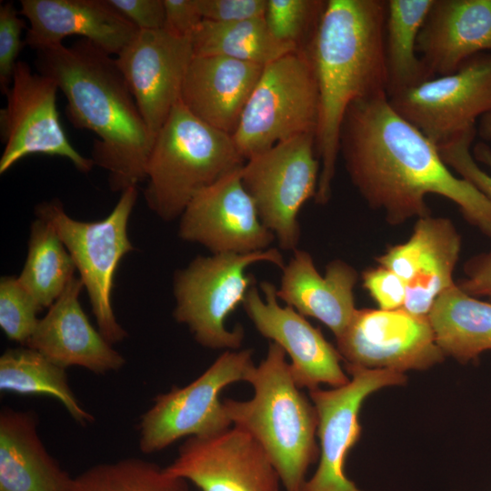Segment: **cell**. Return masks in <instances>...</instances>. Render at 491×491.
Returning <instances> with one entry per match:
<instances>
[{"instance_id":"obj_1","label":"cell","mask_w":491,"mask_h":491,"mask_svg":"<svg viewBox=\"0 0 491 491\" xmlns=\"http://www.w3.org/2000/svg\"><path fill=\"white\" fill-rule=\"evenodd\" d=\"M339 152L355 187L390 224L429 215L426 196L434 194L454 202L491 238V202L451 172L438 147L393 108L387 95L351 105Z\"/></svg>"},{"instance_id":"obj_2","label":"cell","mask_w":491,"mask_h":491,"mask_svg":"<svg viewBox=\"0 0 491 491\" xmlns=\"http://www.w3.org/2000/svg\"><path fill=\"white\" fill-rule=\"evenodd\" d=\"M386 16V1L327 0L306 46L319 94L318 204L331 196L347 110L356 101L387 95Z\"/></svg>"},{"instance_id":"obj_3","label":"cell","mask_w":491,"mask_h":491,"mask_svg":"<svg viewBox=\"0 0 491 491\" xmlns=\"http://www.w3.org/2000/svg\"><path fill=\"white\" fill-rule=\"evenodd\" d=\"M36 53L39 73L65 96L69 122L98 136L91 159L108 172L110 189L121 193L145 181L154 138L115 58L83 38Z\"/></svg>"},{"instance_id":"obj_4","label":"cell","mask_w":491,"mask_h":491,"mask_svg":"<svg viewBox=\"0 0 491 491\" xmlns=\"http://www.w3.org/2000/svg\"><path fill=\"white\" fill-rule=\"evenodd\" d=\"M254 390L245 401L223 400L232 425L248 432L273 462L285 491H302L319 456L316 407L296 385L286 354L270 342L266 357L250 371Z\"/></svg>"},{"instance_id":"obj_5","label":"cell","mask_w":491,"mask_h":491,"mask_svg":"<svg viewBox=\"0 0 491 491\" xmlns=\"http://www.w3.org/2000/svg\"><path fill=\"white\" fill-rule=\"evenodd\" d=\"M245 163L232 135L201 121L179 101L153 143L146 205L164 221L179 218L198 192Z\"/></svg>"},{"instance_id":"obj_6","label":"cell","mask_w":491,"mask_h":491,"mask_svg":"<svg viewBox=\"0 0 491 491\" xmlns=\"http://www.w3.org/2000/svg\"><path fill=\"white\" fill-rule=\"evenodd\" d=\"M257 263L285 266L282 253L270 247L249 254L199 256L175 273L173 315L199 345L214 350L240 349L244 329L241 326L228 329L225 320L243 305L255 282L246 270Z\"/></svg>"},{"instance_id":"obj_7","label":"cell","mask_w":491,"mask_h":491,"mask_svg":"<svg viewBox=\"0 0 491 491\" xmlns=\"http://www.w3.org/2000/svg\"><path fill=\"white\" fill-rule=\"evenodd\" d=\"M137 195V186L124 190L112 212L95 222L72 218L57 199L35 206L36 216L52 226L73 258L88 294L98 330L111 345L127 336L116 320L111 296L121 259L135 249L127 226Z\"/></svg>"},{"instance_id":"obj_8","label":"cell","mask_w":491,"mask_h":491,"mask_svg":"<svg viewBox=\"0 0 491 491\" xmlns=\"http://www.w3.org/2000/svg\"><path fill=\"white\" fill-rule=\"evenodd\" d=\"M318 117L316 79L299 49L264 66L232 137L246 161L292 137L316 135Z\"/></svg>"},{"instance_id":"obj_9","label":"cell","mask_w":491,"mask_h":491,"mask_svg":"<svg viewBox=\"0 0 491 491\" xmlns=\"http://www.w3.org/2000/svg\"><path fill=\"white\" fill-rule=\"evenodd\" d=\"M254 366L252 349L226 350L191 383L156 396L139 421L140 451L154 454L181 438L206 436L233 426L219 394L229 385L246 382Z\"/></svg>"},{"instance_id":"obj_10","label":"cell","mask_w":491,"mask_h":491,"mask_svg":"<svg viewBox=\"0 0 491 491\" xmlns=\"http://www.w3.org/2000/svg\"><path fill=\"white\" fill-rule=\"evenodd\" d=\"M316 155V135L306 134L254 155L241 169L243 185L262 223L283 250L297 249L299 211L316 194L320 175Z\"/></svg>"},{"instance_id":"obj_11","label":"cell","mask_w":491,"mask_h":491,"mask_svg":"<svg viewBox=\"0 0 491 491\" xmlns=\"http://www.w3.org/2000/svg\"><path fill=\"white\" fill-rule=\"evenodd\" d=\"M393 108L436 146L476 128L491 111V54H479L456 72L388 96Z\"/></svg>"},{"instance_id":"obj_12","label":"cell","mask_w":491,"mask_h":491,"mask_svg":"<svg viewBox=\"0 0 491 491\" xmlns=\"http://www.w3.org/2000/svg\"><path fill=\"white\" fill-rule=\"evenodd\" d=\"M59 90L48 75L35 73L25 61H18L11 85L5 93L6 106L0 112L2 141L0 174L34 154L60 156L69 160L81 173L95 165L69 142L60 123L56 106Z\"/></svg>"},{"instance_id":"obj_13","label":"cell","mask_w":491,"mask_h":491,"mask_svg":"<svg viewBox=\"0 0 491 491\" xmlns=\"http://www.w3.org/2000/svg\"><path fill=\"white\" fill-rule=\"evenodd\" d=\"M346 369L351 376L347 384L309 391L318 418L319 464L302 491H363L347 478L344 468L349 450L360 437L361 406L374 392L406 381V375L396 371L348 365Z\"/></svg>"},{"instance_id":"obj_14","label":"cell","mask_w":491,"mask_h":491,"mask_svg":"<svg viewBox=\"0 0 491 491\" xmlns=\"http://www.w3.org/2000/svg\"><path fill=\"white\" fill-rule=\"evenodd\" d=\"M336 346L346 365L401 373L429 368L445 356L427 316L404 308L356 309Z\"/></svg>"},{"instance_id":"obj_15","label":"cell","mask_w":491,"mask_h":491,"mask_svg":"<svg viewBox=\"0 0 491 491\" xmlns=\"http://www.w3.org/2000/svg\"><path fill=\"white\" fill-rule=\"evenodd\" d=\"M165 469L200 491H281L282 486L267 453L236 426L186 438Z\"/></svg>"},{"instance_id":"obj_16","label":"cell","mask_w":491,"mask_h":491,"mask_svg":"<svg viewBox=\"0 0 491 491\" xmlns=\"http://www.w3.org/2000/svg\"><path fill=\"white\" fill-rule=\"evenodd\" d=\"M242 167L193 197L179 217L181 239L199 244L211 254H249L270 248L276 237L262 223L243 185Z\"/></svg>"},{"instance_id":"obj_17","label":"cell","mask_w":491,"mask_h":491,"mask_svg":"<svg viewBox=\"0 0 491 491\" xmlns=\"http://www.w3.org/2000/svg\"><path fill=\"white\" fill-rule=\"evenodd\" d=\"M194 55L192 39L166 30H139L116 63L155 140L181 99Z\"/></svg>"},{"instance_id":"obj_18","label":"cell","mask_w":491,"mask_h":491,"mask_svg":"<svg viewBox=\"0 0 491 491\" xmlns=\"http://www.w3.org/2000/svg\"><path fill=\"white\" fill-rule=\"evenodd\" d=\"M260 288L263 296L253 286L243 306L258 333L290 357L296 385L311 391L321 384L333 387L347 384L350 378L341 367L342 357L321 331L291 306H280L273 284L261 282Z\"/></svg>"},{"instance_id":"obj_19","label":"cell","mask_w":491,"mask_h":491,"mask_svg":"<svg viewBox=\"0 0 491 491\" xmlns=\"http://www.w3.org/2000/svg\"><path fill=\"white\" fill-rule=\"evenodd\" d=\"M461 237L453 223L431 215L417 219L407 241L391 246L376 262L406 284L403 308L427 316L434 302L455 284Z\"/></svg>"},{"instance_id":"obj_20","label":"cell","mask_w":491,"mask_h":491,"mask_svg":"<svg viewBox=\"0 0 491 491\" xmlns=\"http://www.w3.org/2000/svg\"><path fill=\"white\" fill-rule=\"evenodd\" d=\"M83 287L81 279L74 276L25 346L65 369L80 366L97 375L118 371L125 359L90 323L79 301Z\"/></svg>"},{"instance_id":"obj_21","label":"cell","mask_w":491,"mask_h":491,"mask_svg":"<svg viewBox=\"0 0 491 491\" xmlns=\"http://www.w3.org/2000/svg\"><path fill=\"white\" fill-rule=\"evenodd\" d=\"M20 5L19 14L30 24L25 45L36 51L80 35L117 55L139 31L107 0H22Z\"/></svg>"},{"instance_id":"obj_22","label":"cell","mask_w":491,"mask_h":491,"mask_svg":"<svg viewBox=\"0 0 491 491\" xmlns=\"http://www.w3.org/2000/svg\"><path fill=\"white\" fill-rule=\"evenodd\" d=\"M416 51L430 79L491 51V0H434Z\"/></svg>"},{"instance_id":"obj_23","label":"cell","mask_w":491,"mask_h":491,"mask_svg":"<svg viewBox=\"0 0 491 491\" xmlns=\"http://www.w3.org/2000/svg\"><path fill=\"white\" fill-rule=\"evenodd\" d=\"M282 270L277 298L303 316L322 322L336 338L341 336L357 309L354 298L356 270L348 263L335 259L322 276L311 255L298 248Z\"/></svg>"},{"instance_id":"obj_24","label":"cell","mask_w":491,"mask_h":491,"mask_svg":"<svg viewBox=\"0 0 491 491\" xmlns=\"http://www.w3.org/2000/svg\"><path fill=\"white\" fill-rule=\"evenodd\" d=\"M265 65L215 55H195L180 101L198 119L233 135Z\"/></svg>"},{"instance_id":"obj_25","label":"cell","mask_w":491,"mask_h":491,"mask_svg":"<svg viewBox=\"0 0 491 491\" xmlns=\"http://www.w3.org/2000/svg\"><path fill=\"white\" fill-rule=\"evenodd\" d=\"M33 411L0 413V491H65L71 476L48 453Z\"/></svg>"},{"instance_id":"obj_26","label":"cell","mask_w":491,"mask_h":491,"mask_svg":"<svg viewBox=\"0 0 491 491\" xmlns=\"http://www.w3.org/2000/svg\"><path fill=\"white\" fill-rule=\"evenodd\" d=\"M427 318L445 356L466 363L491 350V303L466 294L457 284L439 295Z\"/></svg>"},{"instance_id":"obj_27","label":"cell","mask_w":491,"mask_h":491,"mask_svg":"<svg viewBox=\"0 0 491 491\" xmlns=\"http://www.w3.org/2000/svg\"><path fill=\"white\" fill-rule=\"evenodd\" d=\"M434 0H388L385 25L387 96L429 78L417 54L419 32Z\"/></svg>"},{"instance_id":"obj_28","label":"cell","mask_w":491,"mask_h":491,"mask_svg":"<svg viewBox=\"0 0 491 491\" xmlns=\"http://www.w3.org/2000/svg\"><path fill=\"white\" fill-rule=\"evenodd\" d=\"M0 390L17 395H44L57 399L82 426L94 422L75 396L65 368L28 346L10 348L0 356Z\"/></svg>"},{"instance_id":"obj_29","label":"cell","mask_w":491,"mask_h":491,"mask_svg":"<svg viewBox=\"0 0 491 491\" xmlns=\"http://www.w3.org/2000/svg\"><path fill=\"white\" fill-rule=\"evenodd\" d=\"M195 55H215L266 65L299 50L277 40L264 18L218 23L203 20L192 37Z\"/></svg>"},{"instance_id":"obj_30","label":"cell","mask_w":491,"mask_h":491,"mask_svg":"<svg viewBox=\"0 0 491 491\" xmlns=\"http://www.w3.org/2000/svg\"><path fill=\"white\" fill-rule=\"evenodd\" d=\"M75 265L66 247L41 218L31 225L28 251L17 277L40 311L50 307L75 276Z\"/></svg>"},{"instance_id":"obj_31","label":"cell","mask_w":491,"mask_h":491,"mask_svg":"<svg viewBox=\"0 0 491 491\" xmlns=\"http://www.w3.org/2000/svg\"><path fill=\"white\" fill-rule=\"evenodd\" d=\"M65 491H188L165 467L137 457L95 465L71 479Z\"/></svg>"},{"instance_id":"obj_32","label":"cell","mask_w":491,"mask_h":491,"mask_svg":"<svg viewBox=\"0 0 491 491\" xmlns=\"http://www.w3.org/2000/svg\"><path fill=\"white\" fill-rule=\"evenodd\" d=\"M325 5L320 0H267L264 20L277 40L306 49L303 43L311 39Z\"/></svg>"},{"instance_id":"obj_33","label":"cell","mask_w":491,"mask_h":491,"mask_svg":"<svg viewBox=\"0 0 491 491\" xmlns=\"http://www.w3.org/2000/svg\"><path fill=\"white\" fill-rule=\"evenodd\" d=\"M476 134V128L468 130L437 147L447 166L491 202V147L478 142L471 151Z\"/></svg>"},{"instance_id":"obj_34","label":"cell","mask_w":491,"mask_h":491,"mask_svg":"<svg viewBox=\"0 0 491 491\" xmlns=\"http://www.w3.org/2000/svg\"><path fill=\"white\" fill-rule=\"evenodd\" d=\"M39 307L17 277L0 280V327L12 341L25 346L39 321Z\"/></svg>"},{"instance_id":"obj_35","label":"cell","mask_w":491,"mask_h":491,"mask_svg":"<svg viewBox=\"0 0 491 491\" xmlns=\"http://www.w3.org/2000/svg\"><path fill=\"white\" fill-rule=\"evenodd\" d=\"M14 3L0 5V86L5 94L11 85L17 57L25 45L21 35L25 23Z\"/></svg>"},{"instance_id":"obj_36","label":"cell","mask_w":491,"mask_h":491,"mask_svg":"<svg viewBox=\"0 0 491 491\" xmlns=\"http://www.w3.org/2000/svg\"><path fill=\"white\" fill-rule=\"evenodd\" d=\"M363 286L377 303L379 309L403 308L406 296V284L390 269L378 266L362 274Z\"/></svg>"},{"instance_id":"obj_37","label":"cell","mask_w":491,"mask_h":491,"mask_svg":"<svg viewBox=\"0 0 491 491\" xmlns=\"http://www.w3.org/2000/svg\"><path fill=\"white\" fill-rule=\"evenodd\" d=\"M267 0H197L204 20L218 23L264 18Z\"/></svg>"},{"instance_id":"obj_38","label":"cell","mask_w":491,"mask_h":491,"mask_svg":"<svg viewBox=\"0 0 491 491\" xmlns=\"http://www.w3.org/2000/svg\"><path fill=\"white\" fill-rule=\"evenodd\" d=\"M107 2L138 30L164 28V0H107Z\"/></svg>"},{"instance_id":"obj_39","label":"cell","mask_w":491,"mask_h":491,"mask_svg":"<svg viewBox=\"0 0 491 491\" xmlns=\"http://www.w3.org/2000/svg\"><path fill=\"white\" fill-rule=\"evenodd\" d=\"M164 29L173 35L191 38L204 20L197 0H164Z\"/></svg>"},{"instance_id":"obj_40","label":"cell","mask_w":491,"mask_h":491,"mask_svg":"<svg viewBox=\"0 0 491 491\" xmlns=\"http://www.w3.org/2000/svg\"><path fill=\"white\" fill-rule=\"evenodd\" d=\"M466 277L457 286L472 296L491 299V248L471 258L465 266Z\"/></svg>"},{"instance_id":"obj_41","label":"cell","mask_w":491,"mask_h":491,"mask_svg":"<svg viewBox=\"0 0 491 491\" xmlns=\"http://www.w3.org/2000/svg\"><path fill=\"white\" fill-rule=\"evenodd\" d=\"M476 133L485 141H491V111L479 119Z\"/></svg>"}]
</instances>
